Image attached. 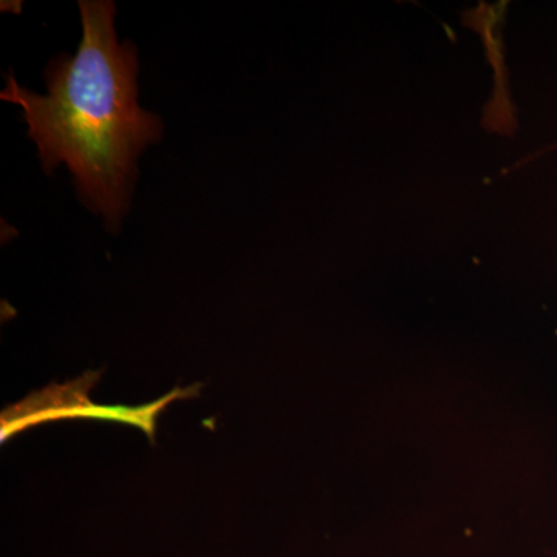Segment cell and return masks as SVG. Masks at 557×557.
<instances>
[{"label":"cell","instance_id":"1","mask_svg":"<svg viewBox=\"0 0 557 557\" xmlns=\"http://www.w3.org/2000/svg\"><path fill=\"white\" fill-rule=\"evenodd\" d=\"M83 40L75 57L47 70L46 97L10 76L2 100L21 106L44 170L65 163L81 197L112 228L129 208L139 153L159 141V116L138 104V61L116 39L115 3L79 2Z\"/></svg>","mask_w":557,"mask_h":557}]
</instances>
